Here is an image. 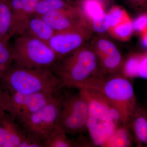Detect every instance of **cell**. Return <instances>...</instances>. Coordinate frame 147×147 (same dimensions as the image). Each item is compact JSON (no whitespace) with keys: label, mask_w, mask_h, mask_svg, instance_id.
Wrapping results in <instances>:
<instances>
[{"label":"cell","mask_w":147,"mask_h":147,"mask_svg":"<svg viewBox=\"0 0 147 147\" xmlns=\"http://www.w3.org/2000/svg\"><path fill=\"white\" fill-rule=\"evenodd\" d=\"M9 95L8 92L0 86V117L5 113L6 105Z\"/></svg>","instance_id":"27"},{"label":"cell","mask_w":147,"mask_h":147,"mask_svg":"<svg viewBox=\"0 0 147 147\" xmlns=\"http://www.w3.org/2000/svg\"><path fill=\"white\" fill-rule=\"evenodd\" d=\"M125 4L138 13H147V0H124Z\"/></svg>","instance_id":"25"},{"label":"cell","mask_w":147,"mask_h":147,"mask_svg":"<svg viewBox=\"0 0 147 147\" xmlns=\"http://www.w3.org/2000/svg\"><path fill=\"white\" fill-rule=\"evenodd\" d=\"M121 73L129 79L141 78L147 80V53L130 56L124 61Z\"/></svg>","instance_id":"17"},{"label":"cell","mask_w":147,"mask_h":147,"mask_svg":"<svg viewBox=\"0 0 147 147\" xmlns=\"http://www.w3.org/2000/svg\"><path fill=\"white\" fill-rule=\"evenodd\" d=\"M39 16L55 32L65 31L89 24L78 7L50 11Z\"/></svg>","instance_id":"12"},{"label":"cell","mask_w":147,"mask_h":147,"mask_svg":"<svg viewBox=\"0 0 147 147\" xmlns=\"http://www.w3.org/2000/svg\"><path fill=\"white\" fill-rule=\"evenodd\" d=\"M127 124L137 146H147V108L137 103Z\"/></svg>","instance_id":"15"},{"label":"cell","mask_w":147,"mask_h":147,"mask_svg":"<svg viewBox=\"0 0 147 147\" xmlns=\"http://www.w3.org/2000/svg\"><path fill=\"white\" fill-rule=\"evenodd\" d=\"M61 90L57 92L53 99L45 106L17 121L26 132L38 137L43 142L57 127L64 98Z\"/></svg>","instance_id":"6"},{"label":"cell","mask_w":147,"mask_h":147,"mask_svg":"<svg viewBox=\"0 0 147 147\" xmlns=\"http://www.w3.org/2000/svg\"><path fill=\"white\" fill-rule=\"evenodd\" d=\"M104 1H105L106 2H107L109 1H112V0H104Z\"/></svg>","instance_id":"30"},{"label":"cell","mask_w":147,"mask_h":147,"mask_svg":"<svg viewBox=\"0 0 147 147\" xmlns=\"http://www.w3.org/2000/svg\"><path fill=\"white\" fill-rule=\"evenodd\" d=\"M53 71L60 80L62 88H79L104 74L90 42L60 61Z\"/></svg>","instance_id":"2"},{"label":"cell","mask_w":147,"mask_h":147,"mask_svg":"<svg viewBox=\"0 0 147 147\" xmlns=\"http://www.w3.org/2000/svg\"><path fill=\"white\" fill-rule=\"evenodd\" d=\"M26 134L8 113L5 112L0 117V147H21Z\"/></svg>","instance_id":"13"},{"label":"cell","mask_w":147,"mask_h":147,"mask_svg":"<svg viewBox=\"0 0 147 147\" xmlns=\"http://www.w3.org/2000/svg\"><path fill=\"white\" fill-rule=\"evenodd\" d=\"M55 32L40 16L34 14L26 22L18 36L30 37L47 43Z\"/></svg>","instance_id":"16"},{"label":"cell","mask_w":147,"mask_h":147,"mask_svg":"<svg viewBox=\"0 0 147 147\" xmlns=\"http://www.w3.org/2000/svg\"><path fill=\"white\" fill-rule=\"evenodd\" d=\"M0 86L9 92L26 94L55 93L62 89L51 69L25 68L13 63L0 79Z\"/></svg>","instance_id":"3"},{"label":"cell","mask_w":147,"mask_h":147,"mask_svg":"<svg viewBox=\"0 0 147 147\" xmlns=\"http://www.w3.org/2000/svg\"><path fill=\"white\" fill-rule=\"evenodd\" d=\"M88 105L86 129L94 146L103 145L116 129L121 124L117 109L102 94L95 90L79 88Z\"/></svg>","instance_id":"1"},{"label":"cell","mask_w":147,"mask_h":147,"mask_svg":"<svg viewBox=\"0 0 147 147\" xmlns=\"http://www.w3.org/2000/svg\"><path fill=\"white\" fill-rule=\"evenodd\" d=\"M4 1V0H0V2H1L2 1Z\"/></svg>","instance_id":"31"},{"label":"cell","mask_w":147,"mask_h":147,"mask_svg":"<svg viewBox=\"0 0 147 147\" xmlns=\"http://www.w3.org/2000/svg\"><path fill=\"white\" fill-rule=\"evenodd\" d=\"M66 1L74 5L77 6V2L78 0H66Z\"/></svg>","instance_id":"29"},{"label":"cell","mask_w":147,"mask_h":147,"mask_svg":"<svg viewBox=\"0 0 147 147\" xmlns=\"http://www.w3.org/2000/svg\"><path fill=\"white\" fill-rule=\"evenodd\" d=\"M9 41L0 40V79L13 63V54Z\"/></svg>","instance_id":"22"},{"label":"cell","mask_w":147,"mask_h":147,"mask_svg":"<svg viewBox=\"0 0 147 147\" xmlns=\"http://www.w3.org/2000/svg\"><path fill=\"white\" fill-rule=\"evenodd\" d=\"M134 142V138L127 125L121 124L116 129L103 147H131Z\"/></svg>","instance_id":"18"},{"label":"cell","mask_w":147,"mask_h":147,"mask_svg":"<svg viewBox=\"0 0 147 147\" xmlns=\"http://www.w3.org/2000/svg\"><path fill=\"white\" fill-rule=\"evenodd\" d=\"M66 0H39L37 5L35 15L41 16L54 11L70 9L76 8Z\"/></svg>","instance_id":"21"},{"label":"cell","mask_w":147,"mask_h":147,"mask_svg":"<svg viewBox=\"0 0 147 147\" xmlns=\"http://www.w3.org/2000/svg\"><path fill=\"white\" fill-rule=\"evenodd\" d=\"M88 116V102L79 91L72 94L64 92L57 127L67 135L79 134L86 129Z\"/></svg>","instance_id":"7"},{"label":"cell","mask_w":147,"mask_h":147,"mask_svg":"<svg viewBox=\"0 0 147 147\" xmlns=\"http://www.w3.org/2000/svg\"><path fill=\"white\" fill-rule=\"evenodd\" d=\"M82 88L90 89L100 93L117 110L122 123H127L137 104L134 87L129 79L121 73L102 74Z\"/></svg>","instance_id":"4"},{"label":"cell","mask_w":147,"mask_h":147,"mask_svg":"<svg viewBox=\"0 0 147 147\" xmlns=\"http://www.w3.org/2000/svg\"><path fill=\"white\" fill-rule=\"evenodd\" d=\"M109 22H110V30L117 25L122 22L127 17L125 14L124 11L120 7L115 6L111 9L108 13Z\"/></svg>","instance_id":"24"},{"label":"cell","mask_w":147,"mask_h":147,"mask_svg":"<svg viewBox=\"0 0 147 147\" xmlns=\"http://www.w3.org/2000/svg\"><path fill=\"white\" fill-rule=\"evenodd\" d=\"M90 42L104 74L108 75L121 73L124 61L115 44L104 34H97L92 37Z\"/></svg>","instance_id":"10"},{"label":"cell","mask_w":147,"mask_h":147,"mask_svg":"<svg viewBox=\"0 0 147 147\" xmlns=\"http://www.w3.org/2000/svg\"><path fill=\"white\" fill-rule=\"evenodd\" d=\"M109 30L120 39H127L131 36L134 31L132 21L127 17Z\"/></svg>","instance_id":"23"},{"label":"cell","mask_w":147,"mask_h":147,"mask_svg":"<svg viewBox=\"0 0 147 147\" xmlns=\"http://www.w3.org/2000/svg\"><path fill=\"white\" fill-rule=\"evenodd\" d=\"M142 45L144 47L147 48V32L143 33L142 38Z\"/></svg>","instance_id":"28"},{"label":"cell","mask_w":147,"mask_h":147,"mask_svg":"<svg viewBox=\"0 0 147 147\" xmlns=\"http://www.w3.org/2000/svg\"><path fill=\"white\" fill-rule=\"evenodd\" d=\"M67 134L56 127L43 141L44 147H76L85 146L82 141L69 139Z\"/></svg>","instance_id":"19"},{"label":"cell","mask_w":147,"mask_h":147,"mask_svg":"<svg viewBox=\"0 0 147 147\" xmlns=\"http://www.w3.org/2000/svg\"><path fill=\"white\" fill-rule=\"evenodd\" d=\"M56 92L30 94L9 92L5 112L18 121L45 106L53 99Z\"/></svg>","instance_id":"9"},{"label":"cell","mask_w":147,"mask_h":147,"mask_svg":"<svg viewBox=\"0 0 147 147\" xmlns=\"http://www.w3.org/2000/svg\"><path fill=\"white\" fill-rule=\"evenodd\" d=\"M90 24L65 31L56 32L47 43L60 61L89 42L94 34Z\"/></svg>","instance_id":"8"},{"label":"cell","mask_w":147,"mask_h":147,"mask_svg":"<svg viewBox=\"0 0 147 147\" xmlns=\"http://www.w3.org/2000/svg\"><path fill=\"white\" fill-rule=\"evenodd\" d=\"M104 0H78L77 6L94 33L104 34L109 31L110 22L105 11Z\"/></svg>","instance_id":"11"},{"label":"cell","mask_w":147,"mask_h":147,"mask_svg":"<svg viewBox=\"0 0 147 147\" xmlns=\"http://www.w3.org/2000/svg\"><path fill=\"white\" fill-rule=\"evenodd\" d=\"M11 47L13 63L21 67L53 71L60 61L47 42L34 38L18 36Z\"/></svg>","instance_id":"5"},{"label":"cell","mask_w":147,"mask_h":147,"mask_svg":"<svg viewBox=\"0 0 147 147\" xmlns=\"http://www.w3.org/2000/svg\"><path fill=\"white\" fill-rule=\"evenodd\" d=\"M12 21L10 0H4L0 2V40L9 41Z\"/></svg>","instance_id":"20"},{"label":"cell","mask_w":147,"mask_h":147,"mask_svg":"<svg viewBox=\"0 0 147 147\" xmlns=\"http://www.w3.org/2000/svg\"><path fill=\"white\" fill-rule=\"evenodd\" d=\"M134 21H132L134 30L142 33L147 32V13H140Z\"/></svg>","instance_id":"26"},{"label":"cell","mask_w":147,"mask_h":147,"mask_svg":"<svg viewBox=\"0 0 147 147\" xmlns=\"http://www.w3.org/2000/svg\"><path fill=\"white\" fill-rule=\"evenodd\" d=\"M39 0H10L12 11L11 37L19 35L21 29L29 18L35 14Z\"/></svg>","instance_id":"14"}]
</instances>
